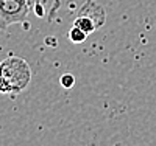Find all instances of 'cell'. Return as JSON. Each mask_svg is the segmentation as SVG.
I'll return each instance as SVG.
<instances>
[{"mask_svg": "<svg viewBox=\"0 0 156 146\" xmlns=\"http://www.w3.org/2000/svg\"><path fill=\"white\" fill-rule=\"evenodd\" d=\"M73 25L78 26V28H81L86 34H90V33H94L95 30H98V26L95 25L94 20H90L89 17L81 16V14H76V17L73 20Z\"/></svg>", "mask_w": 156, "mask_h": 146, "instance_id": "277c9868", "label": "cell"}, {"mask_svg": "<svg viewBox=\"0 0 156 146\" xmlns=\"http://www.w3.org/2000/svg\"><path fill=\"white\" fill-rule=\"evenodd\" d=\"M87 36H89V34H86L81 28H78V26H75V25H73V28L69 31V39H70L73 44H81V42H84Z\"/></svg>", "mask_w": 156, "mask_h": 146, "instance_id": "5b68a950", "label": "cell"}, {"mask_svg": "<svg viewBox=\"0 0 156 146\" xmlns=\"http://www.w3.org/2000/svg\"><path fill=\"white\" fill-rule=\"evenodd\" d=\"M28 0H0V36L14 23H22L30 12Z\"/></svg>", "mask_w": 156, "mask_h": 146, "instance_id": "7a4b0ae2", "label": "cell"}, {"mask_svg": "<svg viewBox=\"0 0 156 146\" xmlns=\"http://www.w3.org/2000/svg\"><path fill=\"white\" fill-rule=\"evenodd\" d=\"M37 3H42V5H44V3H45V0H28V5H30L31 9H33Z\"/></svg>", "mask_w": 156, "mask_h": 146, "instance_id": "52a82bcc", "label": "cell"}, {"mask_svg": "<svg viewBox=\"0 0 156 146\" xmlns=\"http://www.w3.org/2000/svg\"><path fill=\"white\" fill-rule=\"evenodd\" d=\"M59 83H61V86H62L64 89H72V87L75 86V78H73V75L66 73V75H62V76H61Z\"/></svg>", "mask_w": 156, "mask_h": 146, "instance_id": "8992f818", "label": "cell"}, {"mask_svg": "<svg viewBox=\"0 0 156 146\" xmlns=\"http://www.w3.org/2000/svg\"><path fill=\"white\" fill-rule=\"evenodd\" d=\"M78 14L86 16V17H89L90 20H94L98 28H100V26L105 23V20H106V12H105V9H103L98 3L92 2V0H87V2L80 8Z\"/></svg>", "mask_w": 156, "mask_h": 146, "instance_id": "3957f363", "label": "cell"}, {"mask_svg": "<svg viewBox=\"0 0 156 146\" xmlns=\"http://www.w3.org/2000/svg\"><path fill=\"white\" fill-rule=\"evenodd\" d=\"M31 81V67L23 58L9 56L0 61V93L19 95Z\"/></svg>", "mask_w": 156, "mask_h": 146, "instance_id": "6da1fadb", "label": "cell"}]
</instances>
